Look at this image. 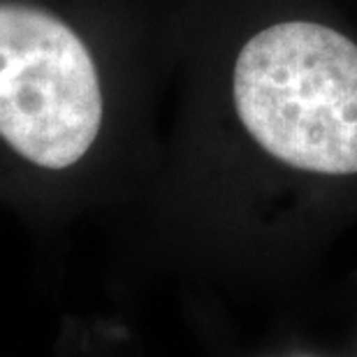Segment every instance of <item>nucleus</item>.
Wrapping results in <instances>:
<instances>
[{
  "label": "nucleus",
  "instance_id": "f257e3e1",
  "mask_svg": "<svg viewBox=\"0 0 357 357\" xmlns=\"http://www.w3.org/2000/svg\"><path fill=\"white\" fill-rule=\"evenodd\" d=\"M234 107L246 132L281 162L357 174V45L313 21L253 35L234 66Z\"/></svg>",
  "mask_w": 357,
  "mask_h": 357
},
{
  "label": "nucleus",
  "instance_id": "f03ea898",
  "mask_svg": "<svg viewBox=\"0 0 357 357\" xmlns=\"http://www.w3.org/2000/svg\"><path fill=\"white\" fill-rule=\"evenodd\" d=\"M102 123L98 70L52 14L0 5V137L47 169L82 160Z\"/></svg>",
  "mask_w": 357,
  "mask_h": 357
}]
</instances>
